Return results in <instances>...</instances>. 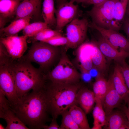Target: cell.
<instances>
[{
	"mask_svg": "<svg viewBox=\"0 0 129 129\" xmlns=\"http://www.w3.org/2000/svg\"><path fill=\"white\" fill-rule=\"evenodd\" d=\"M44 86L33 90L19 98L16 104L12 108L29 129L43 128L50 120Z\"/></svg>",
	"mask_w": 129,
	"mask_h": 129,
	"instance_id": "6da1fadb",
	"label": "cell"
},
{
	"mask_svg": "<svg viewBox=\"0 0 129 129\" xmlns=\"http://www.w3.org/2000/svg\"><path fill=\"white\" fill-rule=\"evenodd\" d=\"M47 81L44 89L48 112L52 118L57 119L63 111L74 104H78L76 95L82 85L80 82L65 84Z\"/></svg>",
	"mask_w": 129,
	"mask_h": 129,
	"instance_id": "7a4b0ae2",
	"label": "cell"
},
{
	"mask_svg": "<svg viewBox=\"0 0 129 129\" xmlns=\"http://www.w3.org/2000/svg\"><path fill=\"white\" fill-rule=\"evenodd\" d=\"M14 75L18 97L20 98L31 90L44 87L47 80L39 69L22 57L12 59L10 63Z\"/></svg>",
	"mask_w": 129,
	"mask_h": 129,
	"instance_id": "3957f363",
	"label": "cell"
},
{
	"mask_svg": "<svg viewBox=\"0 0 129 129\" xmlns=\"http://www.w3.org/2000/svg\"><path fill=\"white\" fill-rule=\"evenodd\" d=\"M58 47L41 41L32 43L28 53L22 57L29 62H34L39 66V68L45 75L49 71L61 53Z\"/></svg>",
	"mask_w": 129,
	"mask_h": 129,
	"instance_id": "277c9868",
	"label": "cell"
},
{
	"mask_svg": "<svg viewBox=\"0 0 129 129\" xmlns=\"http://www.w3.org/2000/svg\"><path fill=\"white\" fill-rule=\"evenodd\" d=\"M62 49L58 64L44 76L46 79L55 83L70 84L80 82L81 74L70 61L66 53V48Z\"/></svg>",
	"mask_w": 129,
	"mask_h": 129,
	"instance_id": "5b68a950",
	"label": "cell"
},
{
	"mask_svg": "<svg viewBox=\"0 0 129 129\" xmlns=\"http://www.w3.org/2000/svg\"><path fill=\"white\" fill-rule=\"evenodd\" d=\"M117 0H106L97 5H94L87 11L92 23L98 27L106 29L118 31L120 29L114 21V8Z\"/></svg>",
	"mask_w": 129,
	"mask_h": 129,
	"instance_id": "8992f818",
	"label": "cell"
},
{
	"mask_svg": "<svg viewBox=\"0 0 129 129\" xmlns=\"http://www.w3.org/2000/svg\"><path fill=\"white\" fill-rule=\"evenodd\" d=\"M10 62L0 64V89L4 93L12 108L16 104L19 99Z\"/></svg>",
	"mask_w": 129,
	"mask_h": 129,
	"instance_id": "52a82bcc",
	"label": "cell"
},
{
	"mask_svg": "<svg viewBox=\"0 0 129 129\" xmlns=\"http://www.w3.org/2000/svg\"><path fill=\"white\" fill-rule=\"evenodd\" d=\"M89 24L86 18H77L66 26V37L68 40L65 46L66 48H77L84 42Z\"/></svg>",
	"mask_w": 129,
	"mask_h": 129,
	"instance_id": "ba28073f",
	"label": "cell"
},
{
	"mask_svg": "<svg viewBox=\"0 0 129 129\" xmlns=\"http://www.w3.org/2000/svg\"><path fill=\"white\" fill-rule=\"evenodd\" d=\"M0 118L7 123L6 129H28L11 107L3 92L0 89Z\"/></svg>",
	"mask_w": 129,
	"mask_h": 129,
	"instance_id": "9c48e42d",
	"label": "cell"
},
{
	"mask_svg": "<svg viewBox=\"0 0 129 129\" xmlns=\"http://www.w3.org/2000/svg\"><path fill=\"white\" fill-rule=\"evenodd\" d=\"M28 37L17 34L0 38V43L4 45L11 57L13 59H20L27 48V39Z\"/></svg>",
	"mask_w": 129,
	"mask_h": 129,
	"instance_id": "30bf717a",
	"label": "cell"
},
{
	"mask_svg": "<svg viewBox=\"0 0 129 129\" xmlns=\"http://www.w3.org/2000/svg\"><path fill=\"white\" fill-rule=\"evenodd\" d=\"M79 11L78 5L70 1L57 7L55 12L56 21L55 29L61 31L64 27L78 18Z\"/></svg>",
	"mask_w": 129,
	"mask_h": 129,
	"instance_id": "8fae6325",
	"label": "cell"
},
{
	"mask_svg": "<svg viewBox=\"0 0 129 129\" xmlns=\"http://www.w3.org/2000/svg\"><path fill=\"white\" fill-rule=\"evenodd\" d=\"M89 27L97 31L116 48L118 50H123L129 54V40L118 31L102 28L97 26L92 22L89 24Z\"/></svg>",
	"mask_w": 129,
	"mask_h": 129,
	"instance_id": "7c38bea8",
	"label": "cell"
},
{
	"mask_svg": "<svg viewBox=\"0 0 129 129\" xmlns=\"http://www.w3.org/2000/svg\"><path fill=\"white\" fill-rule=\"evenodd\" d=\"M100 35L97 41L95 42L105 57L109 59L114 60L118 64L125 61V59L129 58V54L127 53L116 48Z\"/></svg>",
	"mask_w": 129,
	"mask_h": 129,
	"instance_id": "4fadbf2b",
	"label": "cell"
},
{
	"mask_svg": "<svg viewBox=\"0 0 129 129\" xmlns=\"http://www.w3.org/2000/svg\"><path fill=\"white\" fill-rule=\"evenodd\" d=\"M108 82L107 90L102 103L106 115L109 114L115 108H120L124 102L114 86L112 75Z\"/></svg>",
	"mask_w": 129,
	"mask_h": 129,
	"instance_id": "5bb4252c",
	"label": "cell"
},
{
	"mask_svg": "<svg viewBox=\"0 0 129 129\" xmlns=\"http://www.w3.org/2000/svg\"><path fill=\"white\" fill-rule=\"evenodd\" d=\"M95 42L83 43L77 48L76 56L81 71L89 72L93 67L92 58Z\"/></svg>",
	"mask_w": 129,
	"mask_h": 129,
	"instance_id": "9a60e30c",
	"label": "cell"
},
{
	"mask_svg": "<svg viewBox=\"0 0 129 129\" xmlns=\"http://www.w3.org/2000/svg\"><path fill=\"white\" fill-rule=\"evenodd\" d=\"M42 0H23L16 9L14 20L27 16L40 15Z\"/></svg>",
	"mask_w": 129,
	"mask_h": 129,
	"instance_id": "2e32d148",
	"label": "cell"
},
{
	"mask_svg": "<svg viewBox=\"0 0 129 129\" xmlns=\"http://www.w3.org/2000/svg\"><path fill=\"white\" fill-rule=\"evenodd\" d=\"M20 0H0V27H4L6 23L16 16Z\"/></svg>",
	"mask_w": 129,
	"mask_h": 129,
	"instance_id": "e0dca14e",
	"label": "cell"
},
{
	"mask_svg": "<svg viewBox=\"0 0 129 129\" xmlns=\"http://www.w3.org/2000/svg\"><path fill=\"white\" fill-rule=\"evenodd\" d=\"M106 129H129V124L125 113L121 111L113 110L106 115V121L103 126Z\"/></svg>",
	"mask_w": 129,
	"mask_h": 129,
	"instance_id": "ac0fdd59",
	"label": "cell"
},
{
	"mask_svg": "<svg viewBox=\"0 0 129 129\" xmlns=\"http://www.w3.org/2000/svg\"><path fill=\"white\" fill-rule=\"evenodd\" d=\"M112 76L116 90L124 102L128 104L129 103V90L117 63L115 66Z\"/></svg>",
	"mask_w": 129,
	"mask_h": 129,
	"instance_id": "d6986e66",
	"label": "cell"
},
{
	"mask_svg": "<svg viewBox=\"0 0 129 129\" xmlns=\"http://www.w3.org/2000/svg\"><path fill=\"white\" fill-rule=\"evenodd\" d=\"M77 103L79 104L86 114L89 113L93 108L95 98L93 91L82 86L76 95Z\"/></svg>",
	"mask_w": 129,
	"mask_h": 129,
	"instance_id": "ffe728a7",
	"label": "cell"
},
{
	"mask_svg": "<svg viewBox=\"0 0 129 129\" xmlns=\"http://www.w3.org/2000/svg\"><path fill=\"white\" fill-rule=\"evenodd\" d=\"M32 18L28 16L14 20L7 26L0 29V38L17 34L29 23Z\"/></svg>",
	"mask_w": 129,
	"mask_h": 129,
	"instance_id": "44dd1931",
	"label": "cell"
},
{
	"mask_svg": "<svg viewBox=\"0 0 129 129\" xmlns=\"http://www.w3.org/2000/svg\"><path fill=\"white\" fill-rule=\"evenodd\" d=\"M56 9L54 0H44L43 4L42 14L44 22L51 27H55L56 24L55 16Z\"/></svg>",
	"mask_w": 129,
	"mask_h": 129,
	"instance_id": "7402d4cb",
	"label": "cell"
},
{
	"mask_svg": "<svg viewBox=\"0 0 129 129\" xmlns=\"http://www.w3.org/2000/svg\"><path fill=\"white\" fill-rule=\"evenodd\" d=\"M108 88V80L105 78L103 75L99 73L95 78V81L93 86L95 102H100L102 103Z\"/></svg>",
	"mask_w": 129,
	"mask_h": 129,
	"instance_id": "603a6c76",
	"label": "cell"
},
{
	"mask_svg": "<svg viewBox=\"0 0 129 129\" xmlns=\"http://www.w3.org/2000/svg\"><path fill=\"white\" fill-rule=\"evenodd\" d=\"M74 120L80 129H90L86 113L77 104H74L69 109Z\"/></svg>",
	"mask_w": 129,
	"mask_h": 129,
	"instance_id": "cb8c5ba5",
	"label": "cell"
},
{
	"mask_svg": "<svg viewBox=\"0 0 129 129\" xmlns=\"http://www.w3.org/2000/svg\"><path fill=\"white\" fill-rule=\"evenodd\" d=\"M129 0H117L115 3L114 12V21L120 28L121 27L126 14Z\"/></svg>",
	"mask_w": 129,
	"mask_h": 129,
	"instance_id": "d4e9b609",
	"label": "cell"
},
{
	"mask_svg": "<svg viewBox=\"0 0 129 129\" xmlns=\"http://www.w3.org/2000/svg\"><path fill=\"white\" fill-rule=\"evenodd\" d=\"M96 105L93 111L94 118L93 126L91 129H101L106 123V114L101 103L95 102Z\"/></svg>",
	"mask_w": 129,
	"mask_h": 129,
	"instance_id": "484cf974",
	"label": "cell"
},
{
	"mask_svg": "<svg viewBox=\"0 0 129 129\" xmlns=\"http://www.w3.org/2000/svg\"><path fill=\"white\" fill-rule=\"evenodd\" d=\"M92 56V60L93 67L103 74L107 68L106 61L105 57L101 52L96 43Z\"/></svg>",
	"mask_w": 129,
	"mask_h": 129,
	"instance_id": "4316f807",
	"label": "cell"
},
{
	"mask_svg": "<svg viewBox=\"0 0 129 129\" xmlns=\"http://www.w3.org/2000/svg\"><path fill=\"white\" fill-rule=\"evenodd\" d=\"M61 31L52 30L48 27L45 28L34 36L30 37L29 41L33 43L36 41L43 42L56 35L62 34Z\"/></svg>",
	"mask_w": 129,
	"mask_h": 129,
	"instance_id": "83f0119b",
	"label": "cell"
},
{
	"mask_svg": "<svg viewBox=\"0 0 129 129\" xmlns=\"http://www.w3.org/2000/svg\"><path fill=\"white\" fill-rule=\"evenodd\" d=\"M48 27V25L44 22L38 21L27 25L23 30L24 35L28 38L32 37L44 29Z\"/></svg>",
	"mask_w": 129,
	"mask_h": 129,
	"instance_id": "f1b7e54d",
	"label": "cell"
},
{
	"mask_svg": "<svg viewBox=\"0 0 129 129\" xmlns=\"http://www.w3.org/2000/svg\"><path fill=\"white\" fill-rule=\"evenodd\" d=\"M61 115L62 117L60 126L61 129H80L74 120L69 110L64 111Z\"/></svg>",
	"mask_w": 129,
	"mask_h": 129,
	"instance_id": "f546056e",
	"label": "cell"
},
{
	"mask_svg": "<svg viewBox=\"0 0 129 129\" xmlns=\"http://www.w3.org/2000/svg\"><path fill=\"white\" fill-rule=\"evenodd\" d=\"M43 42L54 46L59 47L66 45L68 43V40L66 37L63 36L62 34L55 36Z\"/></svg>",
	"mask_w": 129,
	"mask_h": 129,
	"instance_id": "4dcf8cb0",
	"label": "cell"
},
{
	"mask_svg": "<svg viewBox=\"0 0 129 129\" xmlns=\"http://www.w3.org/2000/svg\"><path fill=\"white\" fill-rule=\"evenodd\" d=\"M126 83L129 90V65L125 61L119 64Z\"/></svg>",
	"mask_w": 129,
	"mask_h": 129,
	"instance_id": "1f68e13d",
	"label": "cell"
},
{
	"mask_svg": "<svg viewBox=\"0 0 129 129\" xmlns=\"http://www.w3.org/2000/svg\"><path fill=\"white\" fill-rule=\"evenodd\" d=\"M122 27V29L127 35L128 38V39L129 40V17L125 15Z\"/></svg>",
	"mask_w": 129,
	"mask_h": 129,
	"instance_id": "d6a6232c",
	"label": "cell"
},
{
	"mask_svg": "<svg viewBox=\"0 0 129 129\" xmlns=\"http://www.w3.org/2000/svg\"><path fill=\"white\" fill-rule=\"evenodd\" d=\"M44 129H61L60 127L58 125L56 119L52 118L51 122L49 125H45L43 127Z\"/></svg>",
	"mask_w": 129,
	"mask_h": 129,
	"instance_id": "836d02e7",
	"label": "cell"
},
{
	"mask_svg": "<svg viewBox=\"0 0 129 129\" xmlns=\"http://www.w3.org/2000/svg\"><path fill=\"white\" fill-rule=\"evenodd\" d=\"M81 78L84 82H89L91 80L92 77L89 72L81 71Z\"/></svg>",
	"mask_w": 129,
	"mask_h": 129,
	"instance_id": "e575fe53",
	"label": "cell"
},
{
	"mask_svg": "<svg viewBox=\"0 0 129 129\" xmlns=\"http://www.w3.org/2000/svg\"><path fill=\"white\" fill-rule=\"evenodd\" d=\"M125 114L128 120L129 124V110H128L127 107L123 104L119 108Z\"/></svg>",
	"mask_w": 129,
	"mask_h": 129,
	"instance_id": "d590c367",
	"label": "cell"
},
{
	"mask_svg": "<svg viewBox=\"0 0 129 129\" xmlns=\"http://www.w3.org/2000/svg\"><path fill=\"white\" fill-rule=\"evenodd\" d=\"M92 77L96 78L100 73L97 70L93 67L89 71Z\"/></svg>",
	"mask_w": 129,
	"mask_h": 129,
	"instance_id": "8d00e7d4",
	"label": "cell"
},
{
	"mask_svg": "<svg viewBox=\"0 0 129 129\" xmlns=\"http://www.w3.org/2000/svg\"><path fill=\"white\" fill-rule=\"evenodd\" d=\"M106 0H88L86 4L88 5L93 4L94 5L99 4Z\"/></svg>",
	"mask_w": 129,
	"mask_h": 129,
	"instance_id": "74e56055",
	"label": "cell"
},
{
	"mask_svg": "<svg viewBox=\"0 0 129 129\" xmlns=\"http://www.w3.org/2000/svg\"><path fill=\"white\" fill-rule=\"evenodd\" d=\"M68 0H56L57 8L62 4L68 1Z\"/></svg>",
	"mask_w": 129,
	"mask_h": 129,
	"instance_id": "f35d334b",
	"label": "cell"
},
{
	"mask_svg": "<svg viewBox=\"0 0 129 129\" xmlns=\"http://www.w3.org/2000/svg\"><path fill=\"white\" fill-rule=\"evenodd\" d=\"M87 1V0H70V1L74 3L76 2L77 4L81 3L86 4Z\"/></svg>",
	"mask_w": 129,
	"mask_h": 129,
	"instance_id": "ab89813d",
	"label": "cell"
},
{
	"mask_svg": "<svg viewBox=\"0 0 129 129\" xmlns=\"http://www.w3.org/2000/svg\"><path fill=\"white\" fill-rule=\"evenodd\" d=\"M125 15L129 17V3L128 4L126 10Z\"/></svg>",
	"mask_w": 129,
	"mask_h": 129,
	"instance_id": "60d3db41",
	"label": "cell"
},
{
	"mask_svg": "<svg viewBox=\"0 0 129 129\" xmlns=\"http://www.w3.org/2000/svg\"><path fill=\"white\" fill-rule=\"evenodd\" d=\"M0 129H5L1 124H0Z\"/></svg>",
	"mask_w": 129,
	"mask_h": 129,
	"instance_id": "b9f144b4",
	"label": "cell"
},
{
	"mask_svg": "<svg viewBox=\"0 0 129 129\" xmlns=\"http://www.w3.org/2000/svg\"><path fill=\"white\" fill-rule=\"evenodd\" d=\"M128 106L127 107L128 110H129V103L127 104Z\"/></svg>",
	"mask_w": 129,
	"mask_h": 129,
	"instance_id": "7bdbcfd3",
	"label": "cell"
},
{
	"mask_svg": "<svg viewBox=\"0 0 129 129\" xmlns=\"http://www.w3.org/2000/svg\"></svg>",
	"mask_w": 129,
	"mask_h": 129,
	"instance_id": "ee69618b",
	"label": "cell"
}]
</instances>
